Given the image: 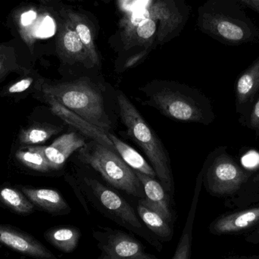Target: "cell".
<instances>
[{
    "mask_svg": "<svg viewBox=\"0 0 259 259\" xmlns=\"http://www.w3.org/2000/svg\"><path fill=\"white\" fill-rule=\"evenodd\" d=\"M63 127L56 124L40 121H31L21 127L18 134L20 146H40L53 136L62 132Z\"/></svg>",
    "mask_w": 259,
    "mask_h": 259,
    "instance_id": "23",
    "label": "cell"
},
{
    "mask_svg": "<svg viewBox=\"0 0 259 259\" xmlns=\"http://www.w3.org/2000/svg\"><path fill=\"white\" fill-rule=\"evenodd\" d=\"M93 237L101 252L98 259H158L146 252L137 239L121 230L100 227Z\"/></svg>",
    "mask_w": 259,
    "mask_h": 259,
    "instance_id": "7",
    "label": "cell"
},
{
    "mask_svg": "<svg viewBox=\"0 0 259 259\" xmlns=\"http://www.w3.org/2000/svg\"><path fill=\"white\" fill-rule=\"evenodd\" d=\"M81 162L95 169L103 179L115 189L135 197H145L143 185L136 175L118 153L93 140L78 150Z\"/></svg>",
    "mask_w": 259,
    "mask_h": 259,
    "instance_id": "5",
    "label": "cell"
},
{
    "mask_svg": "<svg viewBox=\"0 0 259 259\" xmlns=\"http://www.w3.org/2000/svg\"><path fill=\"white\" fill-rule=\"evenodd\" d=\"M157 21L152 18H143L126 22L127 32L124 42L127 49L136 45L146 46V48L152 44L154 36H157Z\"/></svg>",
    "mask_w": 259,
    "mask_h": 259,
    "instance_id": "24",
    "label": "cell"
},
{
    "mask_svg": "<svg viewBox=\"0 0 259 259\" xmlns=\"http://www.w3.org/2000/svg\"><path fill=\"white\" fill-rule=\"evenodd\" d=\"M41 4L46 6V5L50 4V3H55V2L58 1V0H38Z\"/></svg>",
    "mask_w": 259,
    "mask_h": 259,
    "instance_id": "31",
    "label": "cell"
},
{
    "mask_svg": "<svg viewBox=\"0 0 259 259\" xmlns=\"http://www.w3.org/2000/svg\"><path fill=\"white\" fill-rule=\"evenodd\" d=\"M137 211L143 225L161 243H167L173 239L174 225L149 208L143 199L139 200Z\"/></svg>",
    "mask_w": 259,
    "mask_h": 259,
    "instance_id": "22",
    "label": "cell"
},
{
    "mask_svg": "<svg viewBox=\"0 0 259 259\" xmlns=\"http://www.w3.org/2000/svg\"><path fill=\"white\" fill-rule=\"evenodd\" d=\"M146 18L159 21L156 36L159 42L167 41L180 26L184 24V16L180 13L172 0H155L141 12L131 15L127 21Z\"/></svg>",
    "mask_w": 259,
    "mask_h": 259,
    "instance_id": "9",
    "label": "cell"
},
{
    "mask_svg": "<svg viewBox=\"0 0 259 259\" xmlns=\"http://www.w3.org/2000/svg\"><path fill=\"white\" fill-rule=\"evenodd\" d=\"M117 101L120 116L127 129V135L143 149L150 161L160 183L167 192L173 195L175 183L170 160L161 140L124 94L120 93Z\"/></svg>",
    "mask_w": 259,
    "mask_h": 259,
    "instance_id": "4",
    "label": "cell"
},
{
    "mask_svg": "<svg viewBox=\"0 0 259 259\" xmlns=\"http://www.w3.org/2000/svg\"><path fill=\"white\" fill-rule=\"evenodd\" d=\"M258 222L259 207H257L219 218L213 222L210 231L215 234L239 232L251 228Z\"/></svg>",
    "mask_w": 259,
    "mask_h": 259,
    "instance_id": "20",
    "label": "cell"
},
{
    "mask_svg": "<svg viewBox=\"0 0 259 259\" xmlns=\"http://www.w3.org/2000/svg\"><path fill=\"white\" fill-rule=\"evenodd\" d=\"M240 6H244L246 7L253 10L254 12L259 14V0H234Z\"/></svg>",
    "mask_w": 259,
    "mask_h": 259,
    "instance_id": "30",
    "label": "cell"
},
{
    "mask_svg": "<svg viewBox=\"0 0 259 259\" xmlns=\"http://www.w3.org/2000/svg\"><path fill=\"white\" fill-rule=\"evenodd\" d=\"M237 112L251 109L259 95V56L239 76L235 83Z\"/></svg>",
    "mask_w": 259,
    "mask_h": 259,
    "instance_id": "15",
    "label": "cell"
},
{
    "mask_svg": "<svg viewBox=\"0 0 259 259\" xmlns=\"http://www.w3.org/2000/svg\"><path fill=\"white\" fill-rule=\"evenodd\" d=\"M23 44L17 38L9 42H0V83L12 73L21 75L31 69L32 67L25 63Z\"/></svg>",
    "mask_w": 259,
    "mask_h": 259,
    "instance_id": "17",
    "label": "cell"
},
{
    "mask_svg": "<svg viewBox=\"0 0 259 259\" xmlns=\"http://www.w3.org/2000/svg\"><path fill=\"white\" fill-rule=\"evenodd\" d=\"M248 125L259 135V95L249 112Z\"/></svg>",
    "mask_w": 259,
    "mask_h": 259,
    "instance_id": "29",
    "label": "cell"
},
{
    "mask_svg": "<svg viewBox=\"0 0 259 259\" xmlns=\"http://www.w3.org/2000/svg\"><path fill=\"white\" fill-rule=\"evenodd\" d=\"M147 104L177 121L209 124L214 114L209 100L197 90L167 80H154L142 88Z\"/></svg>",
    "mask_w": 259,
    "mask_h": 259,
    "instance_id": "1",
    "label": "cell"
},
{
    "mask_svg": "<svg viewBox=\"0 0 259 259\" xmlns=\"http://www.w3.org/2000/svg\"><path fill=\"white\" fill-rule=\"evenodd\" d=\"M0 207L19 215H29L36 208L25 195L9 183L0 185Z\"/></svg>",
    "mask_w": 259,
    "mask_h": 259,
    "instance_id": "25",
    "label": "cell"
},
{
    "mask_svg": "<svg viewBox=\"0 0 259 259\" xmlns=\"http://www.w3.org/2000/svg\"><path fill=\"white\" fill-rule=\"evenodd\" d=\"M56 53L65 64H91L84 46L67 20L60 16L56 39Z\"/></svg>",
    "mask_w": 259,
    "mask_h": 259,
    "instance_id": "12",
    "label": "cell"
},
{
    "mask_svg": "<svg viewBox=\"0 0 259 259\" xmlns=\"http://www.w3.org/2000/svg\"><path fill=\"white\" fill-rule=\"evenodd\" d=\"M59 15L68 21L78 35L82 44L84 46L91 66L100 65V56L96 47L92 27L88 19L81 14L71 9H61Z\"/></svg>",
    "mask_w": 259,
    "mask_h": 259,
    "instance_id": "18",
    "label": "cell"
},
{
    "mask_svg": "<svg viewBox=\"0 0 259 259\" xmlns=\"http://www.w3.org/2000/svg\"><path fill=\"white\" fill-rule=\"evenodd\" d=\"M109 138L113 143L114 146L116 149L117 153L124 160V162L135 171L140 172L148 176L155 178L156 174L153 167H151L147 161L144 159L140 154L131 146L121 141L114 134L109 133Z\"/></svg>",
    "mask_w": 259,
    "mask_h": 259,
    "instance_id": "27",
    "label": "cell"
},
{
    "mask_svg": "<svg viewBox=\"0 0 259 259\" xmlns=\"http://www.w3.org/2000/svg\"><path fill=\"white\" fill-rule=\"evenodd\" d=\"M136 175L143 185L145 195L143 200L145 203L161 214L170 225H175L176 218L170 203V193L155 178L138 171H136Z\"/></svg>",
    "mask_w": 259,
    "mask_h": 259,
    "instance_id": "13",
    "label": "cell"
},
{
    "mask_svg": "<svg viewBox=\"0 0 259 259\" xmlns=\"http://www.w3.org/2000/svg\"><path fill=\"white\" fill-rule=\"evenodd\" d=\"M84 182L88 188L90 200L103 215L142 237L158 252H161L162 243L143 225L135 210L124 198L97 180L86 178Z\"/></svg>",
    "mask_w": 259,
    "mask_h": 259,
    "instance_id": "6",
    "label": "cell"
},
{
    "mask_svg": "<svg viewBox=\"0 0 259 259\" xmlns=\"http://www.w3.org/2000/svg\"><path fill=\"white\" fill-rule=\"evenodd\" d=\"M33 97L48 105L50 110L55 115L63 120L67 124L80 131L83 135L117 152L113 143L109 138V131L91 124L80 115L62 106L51 96L39 92L33 95Z\"/></svg>",
    "mask_w": 259,
    "mask_h": 259,
    "instance_id": "10",
    "label": "cell"
},
{
    "mask_svg": "<svg viewBox=\"0 0 259 259\" xmlns=\"http://www.w3.org/2000/svg\"><path fill=\"white\" fill-rule=\"evenodd\" d=\"M81 237L80 230L72 226L54 227L44 233V238L50 244L67 254L75 250Z\"/></svg>",
    "mask_w": 259,
    "mask_h": 259,
    "instance_id": "26",
    "label": "cell"
},
{
    "mask_svg": "<svg viewBox=\"0 0 259 259\" xmlns=\"http://www.w3.org/2000/svg\"><path fill=\"white\" fill-rule=\"evenodd\" d=\"M35 208L52 215H65L71 212V207L57 190L35 188L30 186L15 184Z\"/></svg>",
    "mask_w": 259,
    "mask_h": 259,
    "instance_id": "14",
    "label": "cell"
},
{
    "mask_svg": "<svg viewBox=\"0 0 259 259\" xmlns=\"http://www.w3.org/2000/svg\"><path fill=\"white\" fill-rule=\"evenodd\" d=\"M86 145L77 133L70 132L58 137L50 146H42L44 155L53 171L60 170L75 151Z\"/></svg>",
    "mask_w": 259,
    "mask_h": 259,
    "instance_id": "16",
    "label": "cell"
},
{
    "mask_svg": "<svg viewBox=\"0 0 259 259\" xmlns=\"http://www.w3.org/2000/svg\"><path fill=\"white\" fill-rule=\"evenodd\" d=\"M0 243L25 256L35 259H58L35 237L15 227L0 224Z\"/></svg>",
    "mask_w": 259,
    "mask_h": 259,
    "instance_id": "11",
    "label": "cell"
},
{
    "mask_svg": "<svg viewBox=\"0 0 259 259\" xmlns=\"http://www.w3.org/2000/svg\"><path fill=\"white\" fill-rule=\"evenodd\" d=\"M198 25L225 45L259 42V27L234 0H208L199 8Z\"/></svg>",
    "mask_w": 259,
    "mask_h": 259,
    "instance_id": "2",
    "label": "cell"
},
{
    "mask_svg": "<svg viewBox=\"0 0 259 259\" xmlns=\"http://www.w3.org/2000/svg\"><path fill=\"white\" fill-rule=\"evenodd\" d=\"M45 77L33 68L29 72L18 76L0 90V97L10 98L15 102L24 100L29 95H34L40 91Z\"/></svg>",
    "mask_w": 259,
    "mask_h": 259,
    "instance_id": "19",
    "label": "cell"
},
{
    "mask_svg": "<svg viewBox=\"0 0 259 259\" xmlns=\"http://www.w3.org/2000/svg\"><path fill=\"white\" fill-rule=\"evenodd\" d=\"M195 204H193L189 213L185 227L183 230L179 243L171 259H190L191 256L192 241H193V222L195 217Z\"/></svg>",
    "mask_w": 259,
    "mask_h": 259,
    "instance_id": "28",
    "label": "cell"
},
{
    "mask_svg": "<svg viewBox=\"0 0 259 259\" xmlns=\"http://www.w3.org/2000/svg\"><path fill=\"white\" fill-rule=\"evenodd\" d=\"M39 92L51 96L94 125L107 131L112 127L101 91L89 79L59 82L45 78Z\"/></svg>",
    "mask_w": 259,
    "mask_h": 259,
    "instance_id": "3",
    "label": "cell"
},
{
    "mask_svg": "<svg viewBox=\"0 0 259 259\" xmlns=\"http://www.w3.org/2000/svg\"><path fill=\"white\" fill-rule=\"evenodd\" d=\"M249 175L227 153L216 155L205 173V185L214 195L233 194L247 181Z\"/></svg>",
    "mask_w": 259,
    "mask_h": 259,
    "instance_id": "8",
    "label": "cell"
},
{
    "mask_svg": "<svg viewBox=\"0 0 259 259\" xmlns=\"http://www.w3.org/2000/svg\"><path fill=\"white\" fill-rule=\"evenodd\" d=\"M15 162L25 171L34 175L53 172L44 155L42 146H20L14 152Z\"/></svg>",
    "mask_w": 259,
    "mask_h": 259,
    "instance_id": "21",
    "label": "cell"
}]
</instances>
